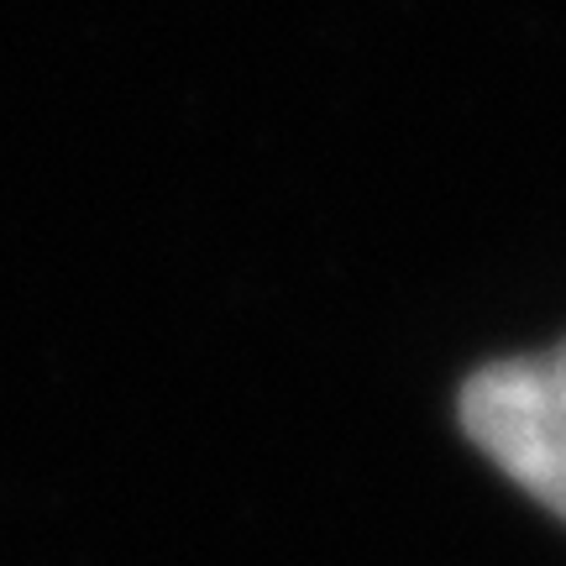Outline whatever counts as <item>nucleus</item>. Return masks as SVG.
<instances>
[{
  "mask_svg": "<svg viewBox=\"0 0 566 566\" xmlns=\"http://www.w3.org/2000/svg\"><path fill=\"white\" fill-rule=\"evenodd\" d=\"M462 424L504 478L566 520V342L483 367L462 388Z\"/></svg>",
  "mask_w": 566,
  "mask_h": 566,
  "instance_id": "obj_1",
  "label": "nucleus"
}]
</instances>
